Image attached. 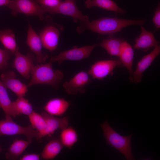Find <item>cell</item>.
<instances>
[{"instance_id":"cell-1","label":"cell","mask_w":160,"mask_h":160,"mask_svg":"<svg viewBox=\"0 0 160 160\" xmlns=\"http://www.w3.org/2000/svg\"><path fill=\"white\" fill-rule=\"evenodd\" d=\"M145 20H132L115 17H102L91 22H82L77 28L81 33L84 29H89L102 34L112 35L120 31L124 28L134 25H142Z\"/></svg>"},{"instance_id":"cell-2","label":"cell","mask_w":160,"mask_h":160,"mask_svg":"<svg viewBox=\"0 0 160 160\" xmlns=\"http://www.w3.org/2000/svg\"><path fill=\"white\" fill-rule=\"evenodd\" d=\"M52 62L34 66L31 72V78L27 84L28 87L37 84H46L57 87L64 77L63 72L53 69Z\"/></svg>"},{"instance_id":"cell-3","label":"cell","mask_w":160,"mask_h":160,"mask_svg":"<svg viewBox=\"0 0 160 160\" xmlns=\"http://www.w3.org/2000/svg\"><path fill=\"white\" fill-rule=\"evenodd\" d=\"M107 144L121 153L128 160H134L131 150V134L124 136L119 134L109 124L107 121L100 124Z\"/></svg>"},{"instance_id":"cell-4","label":"cell","mask_w":160,"mask_h":160,"mask_svg":"<svg viewBox=\"0 0 160 160\" xmlns=\"http://www.w3.org/2000/svg\"><path fill=\"white\" fill-rule=\"evenodd\" d=\"M38 134V132L31 124L26 127H22L14 122L11 117L0 120V137L22 135L26 136L30 143L33 138H37Z\"/></svg>"},{"instance_id":"cell-5","label":"cell","mask_w":160,"mask_h":160,"mask_svg":"<svg viewBox=\"0 0 160 160\" xmlns=\"http://www.w3.org/2000/svg\"><path fill=\"white\" fill-rule=\"evenodd\" d=\"M7 6L15 15L21 13L30 15L37 16L41 20L44 19L45 13L41 6L33 0H10Z\"/></svg>"},{"instance_id":"cell-6","label":"cell","mask_w":160,"mask_h":160,"mask_svg":"<svg viewBox=\"0 0 160 160\" xmlns=\"http://www.w3.org/2000/svg\"><path fill=\"white\" fill-rule=\"evenodd\" d=\"M45 12L52 14H61L72 17L76 21L79 20L82 22H89L88 17L84 15L79 10L74 0H65L61 1L57 6L49 7L41 5Z\"/></svg>"},{"instance_id":"cell-7","label":"cell","mask_w":160,"mask_h":160,"mask_svg":"<svg viewBox=\"0 0 160 160\" xmlns=\"http://www.w3.org/2000/svg\"><path fill=\"white\" fill-rule=\"evenodd\" d=\"M97 45L95 44L80 47H75L71 49L62 52L57 55L52 57L50 61L52 62H57L59 64H61L65 60H81L88 57Z\"/></svg>"},{"instance_id":"cell-8","label":"cell","mask_w":160,"mask_h":160,"mask_svg":"<svg viewBox=\"0 0 160 160\" xmlns=\"http://www.w3.org/2000/svg\"><path fill=\"white\" fill-rule=\"evenodd\" d=\"M120 65L121 62L117 60H99L92 65L87 73L92 78L102 80L109 75H112L114 68Z\"/></svg>"},{"instance_id":"cell-9","label":"cell","mask_w":160,"mask_h":160,"mask_svg":"<svg viewBox=\"0 0 160 160\" xmlns=\"http://www.w3.org/2000/svg\"><path fill=\"white\" fill-rule=\"evenodd\" d=\"M91 81L88 73L82 71L76 73L69 81L64 82L63 85L68 94L75 95L78 93H85V87Z\"/></svg>"},{"instance_id":"cell-10","label":"cell","mask_w":160,"mask_h":160,"mask_svg":"<svg viewBox=\"0 0 160 160\" xmlns=\"http://www.w3.org/2000/svg\"><path fill=\"white\" fill-rule=\"evenodd\" d=\"M41 114L45 118L46 126L43 131L38 133L37 138L39 139L51 135L58 129L61 130L69 126L68 119L66 116L59 118L50 115L45 111L43 112Z\"/></svg>"},{"instance_id":"cell-11","label":"cell","mask_w":160,"mask_h":160,"mask_svg":"<svg viewBox=\"0 0 160 160\" xmlns=\"http://www.w3.org/2000/svg\"><path fill=\"white\" fill-rule=\"evenodd\" d=\"M14 54L15 58L13 67L22 76L26 79H28L34 66L33 55L29 52L26 55H24L18 51H16Z\"/></svg>"},{"instance_id":"cell-12","label":"cell","mask_w":160,"mask_h":160,"mask_svg":"<svg viewBox=\"0 0 160 160\" xmlns=\"http://www.w3.org/2000/svg\"><path fill=\"white\" fill-rule=\"evenodd\" d=\"M26 43L36 56V61L39 63L45 62L48 58L46 53L42 52V45L39 36L29 23L28 25Z\"/></svg>"},{"instance_id":"cell-13","label":"cell","mask_w":160,"mask_h":160,"mask_svg":"<svg viewBox=\"0 0 160 160\" xmlns=\"http://www.w3.org/2000/svg\"><path fill=\"white\" fill-rule=\"evenodd\" d=\"M0 79L7 88L14 92L19 97H24L28 92L27 85L22 82L16 78L13 71H8L2 73Z\"/></svg>"},{"instance_id":"cell-14","label":"cell","mask_w":160,"mask_h":160,"mask_svg":"<svg viewBox=\"0 0 160 160\" xmlns=\"http://www.w3.org/2000/svg\"><path fill=\"white\" fill-rule=\"evenodd\" d=\"M160 53V46L159 45L140 60L137 64L136 70L133 72L132 82L137 83L141 81L143 72L151 65Z\"/></svg>"},{"instance_id":"cell-15","label":"cell","mask_w":160,"mask_h":160,"mask_svg":"<svg viewBox=\"0 0 160 160\" xmlns=\"http://www.w3.org/2000/svg\"><path fill=\"white\" fill-rule=\"evenodd\" d=\"M59 35V31L56 28L52 26L46 27L39 36L42 47L51 52L56 49Z\"/></svg>"},{"instance_id":"cell-16","label":"cell","mask_w":160,"mask_h":160,"mask_svg":"<svg viewBox=\"0 0 160 160\" xmlns=\"http://www.w3.org/2000/svg\"><path fill=\"white\" fill-rule=\"evenodd\" d=\"M141 29L140 34L135 39L134 49L146 51L151 47H155L159 45V42L153 33L147 31L142 26H141Z\"/></svg>"},{"instance_id":"cell-17","label":"cell","mask_w":160,"mask_h":160,"mask_svg":"<svg viewBox=\"0 0 160 160\" xmlns=\"http://www.w3.org/2000/svg\"><path fill=\"white\" fill-rule=\"evenodd\" d=\"M70 105L69 102L61 98H55L49 100L44 109L46 113L54 116L63 115Z\"/></svg>"},{"instance_id":"cell-18","label":"cell","mask_w":160,"mask_h":160,"mask_svg":"<svg viewBox=\"0 0 160 160\" xmlns=\"http://www.w3.org/2000/svg\"><path fill=\"white\" fill-rule=\"evenodd\" d=\"M134 55L133 49L131 46L124 41L118 57L121 65L127 68L129 74V79L131 81L134 72L132 69Z\"/></svg>"},{"instance_id":"cell-19","label":"cell","mask_w":160,"mask_h":160,"mask_svg":"<svg viewBox=\"0 0 160 160\" xmlns=\"http://www.w3.org/2000/svg\"><path fill=\"white\" fill-rule=\"evenodd\" d=\"M7 88L0 80V108L4 111L5 118L15 117L13 102L10 99Z\"/></svg>"},{"instance_id":"cell-20","label":"cell","mask_w":160,"mask_h":160,"mask_svg":"<svg viewBox=\"0 0 160 160\" xmlns=\"http://www.w3.org/2000/svg\"><path fill=\"white\" fill-rule=\"evenodd\" d=\"M63 147L59 139L52 140L44 146L41 153V157L43 159H52L60 153Z\"/></svg>"},{"instance_id":"cell-21","label":"cell","mask_w":160,"mask_h":160,"mask_svg":"<svg viewBox=\"0 0 160 160\" xmlns=\"http://www.w3.org/2000/svg\"><path fill=\"white\" fill-rule=\"evenodd\" d=\"M30 143L28 140L15 139L10 145L6 153L5 158L9 160L17 159L25 151Z\"/></svg>"},{"instance_id":"cell-22","label":"cell","mask_w":160,"mask_h":160,"mask_svg":"<svg viewBox=\"0 0 160 160\" xmlns=\"http://www.w3.org/2000/svg\"><path fill=\"white\" fill-rule=\"evenodd\" d=\"M85 5L88 8L97 7L118 13L123 14L125 12L112 0H86Z\"/></svg>"},{"instance_id":"cell-23","label":"cell","mask_w":160,"mask_h":160,"mask_svg":"<svg viewBox=\"0 0 160 160\" xmlns=\"http://www.w3.org/2000/svg\"><path fill=\"white\" fill-rule=\"evenodd\" d=\"M0 42L3 45L5 49L11 52L12 54L18 51L15 35L11 29L0 30Z\"/></svg>"},{"instance_id":"cell-24","label":"cell","mask_w":160,"mask_h":160,"mask_svg":"<svg viewBox=\"0 0 160 160\" xmlns=\"http://www.w3.org/2000/svg\"><path fill=\"white\" fill-rule=\"evenodd\" d=\"M63 146L71 149L78 140V135L76 131L71 126L61 130L60 139Z\"/></svg>"},{"instance_id":"cell-25","label":"cell","mask_w":160,"mask_h":160,"mask_svg":"<svg viewBox=\"0 0 160 160\" xmlns=\"http://www.w3.org/2000/svg\"><path fill=\"white\" fill-rule=\"evenodd\" d=\"M124 40L115 38L103 40L99 45L111 56H119Z\"/></svg>"},{"instance_id":"cell-26","label":"cell","mask_w":160,"mask_h":160,"mask_svg":"<svg viewBox=\"0 0 160 160\" xmlns=\"http://www.w3.org/2000/svg\"><path fill=\"white\" fill-rule=\"evenodd\" d=\"M15 116L24 114L28 116L33 111L32 106L28 100L24 97H19L13 102Z\"/></svg>"},{"instance_id":"cell-27","label":"cell","mask_w":160,"mask_h":160,"mask_svg":"<svg viewBox=\"0 0 160 160\" xmlns=\"http://www.w3.org/2000/svg\"><path fill=\"white\" fill-rule=\"evenodd\" d=\"M31 125L38 133L43 131L46 126V121L43 115L33 111L28 116Z\"/></svg>"},{"instance_id":"cell-28","label":"cell","mask_w":160,"mask_h":160,"mask_svg":"<svg viewBox=\"0 0 160 160\" xmlns=\"http://www.w3.org/2000/svg\"><path fill=\"white\" fill-rule=\"evenodd\" d=\"M12 54L11 52L7 49L0 48V71L7 67V61Z\"/></svg>"},{"instance_id":"cell-29","label":"cell","mask_w":160,"mask_h":160,"mask_svg":"<svg viewBox=\"0 0 160 160\" xmlns=\"http://www.w3.org/2000/svg\"><path fill=\"white\" fill-rule=\"evenodd\" d=\"M36 2L43 6L54 7L58 6L61 1L60 0H37Z\"/></svg>"},{"instance_id":"cell-30","label":"cell","mask_w":160,"mask_h":160,"mask_svg":"<svg viewBox=\"0 0 160 160\" xmlns=\"http://www.w3.org/2000/svg\"><path fill=\"white\" fill-rule=\"evenodd\" d=\"M152 22L154 24L156 29L160 28V8L158 6L156 9L155 14L152 19Z\"/></svg>"},{"instance_id":"cell-31","label":"cell","mask_w":160,"mask_h":160,"mask_svg":"<svg viewBox=\"0 0 160 160\" xmlns=\"http://www.w3.org/2000/svg\"><path fill=\"white\" fill-rule=\"evenodd\" d=\"M40 158V155L36 153L27 154L20 159V160H39Z\"/></svg>"},{"instance_id":"cell-32","label":"cell","mask_w":160,"mask_h":160,"mask_svg":"<svg viewBox=\"0 0 160 160\" xmlns=\"http://www.w3.org/2000/svg\"><path fill=\"white\" fill-rule=\"evenodd\" d=\"M10 1V0H0V6L5 5L7 6Z\"/></svg>"},{"instance_id":"cell-33","label":"cell","mask_w":160,"mask_h":160,"mask_svg":"<svg viewBox=\"0 0 160 160\" xmlns=\"http://www.w3.org/2000/svg\"><path fill=\"white\" fill-rule=\"evenodd\" d=\"M2 149H1V147L0 146V151H1Z\"/></svg>"}]
</instances>
